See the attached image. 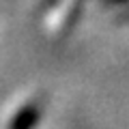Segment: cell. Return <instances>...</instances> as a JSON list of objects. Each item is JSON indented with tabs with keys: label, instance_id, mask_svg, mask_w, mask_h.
<instances>
[{
	"label": "cell",
	"instance_id": "6da1fadb",
	"mask_svg": "<svg viewBox=\"0 0 129 129\" xmlns=\"http://www.w3.org/2000/svg\"><path fill=\"white\" fill-rule=\"evenodd\" d=\"M39 118V110L37 106H26L24 110H19V114L13 118L11 129H30Z\"/></svg>",
	"mask_w": 129,
	"mask_h": 129
}]
</instances>
